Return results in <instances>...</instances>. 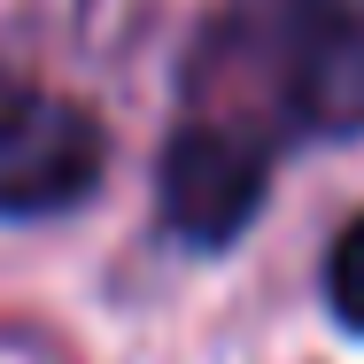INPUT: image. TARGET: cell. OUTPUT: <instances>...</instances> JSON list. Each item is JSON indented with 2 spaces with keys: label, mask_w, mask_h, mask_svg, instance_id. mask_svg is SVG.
Listing matches in <instances>:
<instances>
[{
  "label": "cell",
  "mask_w": 364,
  "mask_h": 364,
  "mask_svg": "<svg viewBox=\"0 0 364 364\" xmlns=\"http://www.w3.org/2000/svg\"><path fill=\"white\" fill-rule=\"evenodd\" d=\"M326 310L341 333H364V218L341 225V240L326 248Z\"/></svg>",
  "instance_id": "cell-4"
},
{
  "label": "cell",
  "mask_w": 364,
  "mask_h": 364,
  "mask_svg": "<svg viewBox=\"0 0 364 364\" xmlns=\"http://www.w3.org/2000/svg\"><path fill=\"white\" fill-rule=\"evenodd\" d=\"M109 132L85 101L8 93L0 101V218H63L101 186Z\"/></svg>",
  "instance_id": "cell-3"
},
{
  "label": "cell",
  "mask_w": 364,
  "mask_h": 364,
  "mask_svg": "<svg viewBox=\"0 0 364 364\" xmlns=\"http://www.w3.org/2000/svg\"><path fill=\"white\" fill-rule=\"evenodd\" d=\"M272 93L302 132L364 140V0H287L279 8Z\"/></svg>",
  "instance_id": "cell-2"
},
{
  "label": "cell",
  "mask_w": 364,
  "mask_h": 364,
  "mask_svg": "<svg viewBox=\"0 0 364 364\" xmlns=\"http://www.w3.org/2000/svg\"><path fill=\"white\" fill-rule=\"evenodd\" d=\"M272 186V132L240 109H194L155 171V210L186 248H232Z\"/></svg>",
  "instance_id": "cell-1"
}]
</instances>
